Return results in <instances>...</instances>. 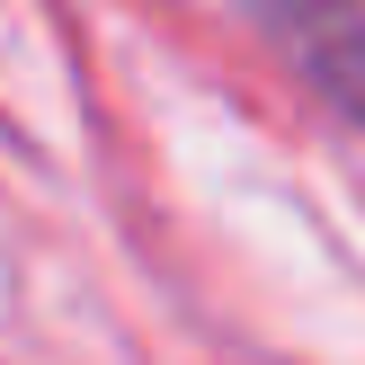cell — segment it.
I'll list each match as a JSON object with an SVG mask.
<instances>
[{
  "mask_svg": "<svg viewBox=\"0 0 365 365\" xmlns=\"http://www.w3.org/2000/svg\"><path fill=\"white\" fill-rule=\"evenodd\" d=\"M241 9L339 116L365 125V0H241Z\"/></svg>",
  "mask_w": 365,
  "mask_h": 365,
  "instance_id": "cell-1",
  "label": "cell"
}]
</instances>
